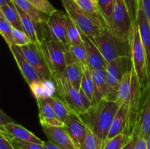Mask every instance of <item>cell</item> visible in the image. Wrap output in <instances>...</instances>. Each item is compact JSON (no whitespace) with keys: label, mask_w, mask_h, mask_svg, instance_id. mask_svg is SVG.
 <instances>
[{"label":"cell","mask_w":150,"mask_h":149,"mask_svg":"<svg viewBox=\"0 0 150 149\" xmlns=\"http://www.w3.org/2000/svg\"><path fill=\"white\" fill-rule=\"evenodd\" d=\"M69 51H70L73 58L76 61H78L82 67H88L87 56H86V48H85L83 42L81 45L70 47Z\"/></svg>","instance_id":"cell-32"},{"label":"cell","mask_w":150,"mask_h":149,"mask_svg":"<svg viewBox=\"0 0 150 149\" xmlns=\"http://www.w3.org/2000/svg\"><path fill=\"white\" fill-rule=\"evenodd\" d=\"M13 26L0 12V33L9 47L15 45V40L13 35Z\"/></svg>","instance_id":"cell-30"},{"label":"cell","mask_w":150,"mask_h":149,"mask_svg":"<svg viewBox=\"0 0 150 149\" xmlns=\"http://www.w3.org/2000/svg\"><path fill=\"white\" fill-rule=\"evenodd\" d=\"M134 73L135 70L133 67H132L131 70H129L124 74L121 82H120L118 92H117V99L116 100V102L120 106L124 104L130 96Z\"/></svg>","instance_id":"cell-22"},{"label":"cell","mask_w":150,"mask_h":149,"mask_svg":"<svg viewBox=\"0 0 150 149\" xmlns=\"http://www.w3.org/2000/svg\"><path fill=\"white\" fill-rule=\"evenodd\" d=\"M44 88H45V98L49 99L56 93V85L54 80H44Z\"/></svg>","instance_id":"cell-39"},{"label":"cell","mask_w":150,"mask_h":149,"mask_svg":"<svg viewBox=\"0 0 150 149\" xmlns=\"http://www.w3.org/2000/svg\"><path fill=\"white\" fill-rule=\"evenodd\" d=\"M30 90L36 99H45V88H44L43 80L36 81L29 85Z\"/></svg>","instance_id":"cell-36"},{"label":"cell","mask_w":150,"mask_h":149,"mask_svg":"<svg viewBox=\"0 0 150 149\" xmlns=\"http://www.w3.org/2000/svg\"><path fill=\"white\" fill-rule=\"evenodd\" d=\"M133 21L124 0H114L111 31L122 41H129Z\"/></svg>","instance_id":"cell-8"},{"label":"cell","mask_w":150,"mask_h":149,"mask_svg":"<svg viewBox=\"0 0 150 149\" xmlns=\"http://www.w3.org/2000/svg\"><path fill=\"white\" fill-rule=\"evenodd\" d=\"M92 1H94V2H95L97 4V2H98V0H92Z\"/></svg>","instance_id":"cell-48"},{"label":"cell","mask_w":150,"mask_h":149,"mask_svg":"<svg viewBox=\"0 0 150 149\" xmlns=\"http://www.w3.org/2000/svg\"><path fill=\"white\" fill-rule=\"evenodd\" d=\"M138 137H133L122 149H134L136 146V142H137Z\"/></svg>","instance_id":"cell-45"},{"label":"cell","mask_w":150,"mask_h":149,"mask_svg":"<svg viewBox=\"0 0 150 149\" xmlns=\"http://www.w3.org/2000/svg\"><path fill=\"white\" fill-rule=\"evenodd\" d=\"M39 109L40 123L41 126L64 127V123L57 117L52 105L48 99H36Z\"/></svg>","instance_id":"cell-18"},{"label":"cell","mask_w":150,"mask_h":149,"mask_svg":"<svg viewBox=\"0 0 150 149\" xmlns=\"http://www.w3.org/2000/svg\"><path fill=\"white\" fill-rule=\"evenodd\" d=\"M133 67L131 57H122L108 62L106 69V80L108 92L107 100L115 101L117 99L119 86L123 76Z\"/></svg>","instance_id":"cell-6"},{"label":"cell","mask_w":150,"mask_h":149,"mask_svg":"<svg viewBox=\"0 0 150 149\" xmlns=\"http://www.w3.org/2000/svg\"><path fill=\"white\" fill-rule=\"evenodd\" d=\"M0 12L3 14L6 19L10 23V24L16 29L19 30L23 31V26H22L21 21L20 15L16 8V4L14 1L0 7ZM24 32V31H23Z\"/></svg>","instance_id":"cell-25"},{"label":"cell","mask_w":150,"mask_h":149,"mask_svg":"<svg viewBox=\"0 0 150 149\" xmlns=\"http://www.w3.org/2000/svg\"><path fill=\"white\" fill-rule=\"evenodd\" d=\"M48 141L62 149H78L64 127L54 126H42Z\"/></svg>","instance_id":"cell-14"},{"label":"cell","mask_w":150,"mask_h":149,"mask_svg":"<svg viewBox=\"0 0 150 149\" xmlns=\"http://www.w3.org/2000/svg\"><path fill=\"white\" fill-rule=\"evenodd\" d=\"M10 140L16 149H45L43 145L41 144L30 143V142L21 141V140H16V139H13Z\"/></svg>","instance_id":"cell-37"},{"label":"cell","mask_w":150,"mask_h":149,"mask_svg":"<svg viewBox=\"0 0 150 149\" xmlns=\"http://www.w3.org/2000/svg\"><path fill=\"white\" fill-rule=\"evenodd\" d=\"M77 4L84 12L96 20L100 25L107 27V25L98 9V5L92 0H77Z\"/></svg>","instance_id":"cell-26"},{"label":"cell","mask_w":150,"mask_h":149,"mask_svg":"<svg viewBox=\"0 0 150 149\" xmlns=\"http://www.w3.org/2000/svg\"><path fill=\"white\" fill-rule=\"evenodd\" d=\"M14 122L13 119L5 113L2 110H0V127Z\"/></svg>","instance_id":"cell-41"},{"label":"cell","mask_w":150,"mask_h":149,"mask_svg":"<svg viewBox=\"0 0 150 149\" xmlns=\"http://www.w3.org/2000/svg\"><path fill=\"white\" fill-rule=\"evenodd\" d=\"M65 17L66 14L61 10H57L49 15L45 26L48 38L57 42L67 51L69 45L66 35Z\"/></svg>","instance_id":"cell-11"},{"label":"cell","mask_w":150,"mask_h":149,"mask_svg":"<svg viewBox=\"0 0 150 149\" xmlns=\"http://www.w3.org/2000/svg\"><path fill=\"white\" fill-rule=\"evenodd\" d=\"M9 48L16 60V64L20 70L22 76L28 84L29 85L34 82L43 80L37 70L32 67V64L26 60L24 56L23 55L20 47L14 45Z\"/></svg>","instance_id":"cell-13"},{"label":"cell","mask_w":150,"mask_h":149,"mask_svg":"<svg viewBox=\"0 0 150 149\" xmlns=\"http://www.w3.org/2000/svg\"><path fill=\"white\" fill-rule=\"evenodd\" d=\"M74 1H77V0H74Z\"/></svg>","instance_id":"cell-49"},{"label":"cell","mask_w":150,"mask_h":149,"mask_svg":"<svg viewBox=\"0 0 150 149\" xmlns=\"http://www.w3.org/2000/svg\"><path fill=\"white\" fill-rule=\"evenodd\" d=\"M133 138L125 134H119L106 140L103 149H122Z\"/></svg>","instance_id":"cell-31"},{"label":"cell","mask_w":150,"mask_h":149,"mask_svg":"<svg viewBox=\"0 0 150 149\" xmlns=\"http://www.w3.org/2000/svg\"><path fill=\"white\" fill-rule=\"evenodd\" d=\"M53 80L56 85V94L70 111L81 115L92 106V103L82 89L75 88L64 74L54 76Z\"/></svg>","instance_id":"cell-2"},{"label":"cell","mask_w":150,"mask_h":149,"mask_svg":"<svg viewBox=\"0 0 150 149\" xmlns=\"http://www.w3.org/2000/svg\"><path fill=\"white\" fill-rule=\"evenodd\" d=\"M0 149H16L11 140L0 131Z\"/></svg>","instance_id":"cell-40"},{"label":"cell","mask_w":150,"mask_h":149,"mask_svg":"<svg viewBox=\"0 0 150 149\" xmlns=\"http://www.w3.org/2000/svg\"><path fill=\"white\" fill-rule=\"evenodd\" d=\"M134 149H147V148H146V140H144L143 138H140V137H138L137 142H136V144Z\"/></svg>","instance_id":"cell-43"},{"label":"cell","mask_w":150,"mask_h":149,"mask_svg":"<svg viewBox=\"0 0 150 149\" xmlns=\"http://www.w3.org/2000/svg\"><path fill=\"white\" fill-rule=\"evenodd\" d=\"M0 131L7 136L10 140L16 139L21 141L30 142L41 145H42L44 142L30 131L15 122L0 127Z\"/></svg>","instance_id":"cell-15"},{"label":"cell","mask_w":150,"mask_h":149,"mask_svg":"<svg viewBox=\"0 0 150 149\" xmlns=\"http://www.w3.org/2000/svg\"><path fill=\"white\" fill-rule=\"evenodd\" d=\"M81 149H102V145L99 138L87 126L84 141Z\"/></svg>","instance_id":"cell-33"},{"label":"cell","mask_w":150,"mask_h":149,"mask_svg":"<svg viewBox=\"0 0 150 149\" xmlns=\"http://www.w3.org/2000/svg\"><path fill=\"white\" fill-rule=\"evenodd\" d=\"M95 90V103L106 99L108 87H107L106 71L105 70H91Z\"/></svg>","instance_id":"cell-21"},{"label":"cell","mask_w":150,"mask_h":149,"mask_svg":"<svg viewBox=\"0 0 150 149\" xmlns=\"http://www.w3.org/2000/svg\"><path fill=\"white\" fill-rule=\"evenodd\" d=\"M83 44L87 56L88 67L90 70H105L108 62L105 61L100 50L95 45L92 38L82 34Z\"/></svg>","instance_id":"cell-17"},{"label":"cell","mask_w":150,"mask_h":149,"mask_svg":"<svg viewBox=\"0 0 150 149\" xmlns=\"http://www.w3.org/2000/svg\"><path fill=\"white\" fill-rule=\"evenodd\" d=\"M65 27L69 48L83 43L81 32L67 14L65 17Z\"/></svg>","instance_id":"cell-24"},{"label":"cell","mask_w":150,"mask_h":149,"mask_svg":"<svg viewBox=\"0 0 150 149\" xmlns=\"http://www.w3.org/2000/svg\"><path fill=\"white\" fill-rule=\"evenodd\" d=\"M81 89L83 91V93L86 94L88 99L91 101V102L95 104V90H94V83L92 80V74H91V70L88 67H83V74L82 77L81 85Z\"/></svg>","instance_id":"cell-27"},{"label":"cell","mask_w":150,"mask_h":149,"mask_svg":"<svg viewBox=\"0 0 150 149\" xmlns=\"http://www.w3.org/2000/svg\"><path fill=\"white\" fill-rule=\"evenodd\" d=\"M64 128L78 149L81 148L86 136V125L79 114L70 111L67 119L64 121Z\"/></svg>","instance_id":"cell-12"},{"label":"cell","mask_w":150,"mask_h":149,"mask_svg":"<svg viewBox=\"0 0 150 149\" xmlns=\"http://www.w3.org/2000/svg\"><path fill=\"white\" fill-rule=\"evenodd\" d=\"M119 108L120 105L115 101L103 99L92 105L86 112L79 115L85 124L98 136L102 149Z\"/></svg>","instance_id":"cell-1"},{"label":"cell","mask_w":150,"mask_h":149,"mask_svg":"<svg viewBox=\"0 0 150 149\" xmlns=\"http://www.w3.org/2000/svg\"><path fill=\"white\" fill-rule=\"evenodd\" d=\"M20 48L25 58L37 70L42 80H53V75L41 49L40 43L32 42Z\"/></svg>","instance_id":"cell-10"},{"label":"cell","mask_w":150,"mask_h":149,"mask_svg":"<svg viewBox=\"0 0 150 149\" xmlns=\"http://www.w3.org/2000/svg\"><path fill=\"white\" fill-rule=\"evenodd\" d=\"M127 7L132 21L134 22L137 20L138 10H139V0H124Z\"/></svg>","instance_id":"cell-38"},{"label":"cell","mask_w":150,"mask_h":149,"mask_svg":"<svg viewBox=\"0 0 150 149\" xmlns=\"http://www.w3.org/2000/svg\"><path fill=\"white\" fill-rule=\"evenodd\" d=\"M146 148H147V149H150V134L149 135V137H147V139L146 140Z\"/></svg>","instance_id":"cell-47"},{"label":"cell","mask_w":150,"mask_h":149,"mask_svg":"<svg viewBox=\"0 0 150 149\" xmlns=\"http://www.w3.org/2000/svg\"><path fill=\"white\" fill-rule=\"evenodd\" d=\"M50 103L52 105L53 108H54V111H55L56 114H57V117L61 120L64 123V121L67 119V116H68L69 113L70 112V110L68 109L65 104L64 103L62 100L58 96L54 95L49 99Z\"/></svg>","instance_id":"cell-29"},{"label":"cell","mask_w":150,"mask_h":149,"mask_svg":"<svg viewBox=\"0 0 150 149\" xmlns=\"http://www.w3.org/2000/svg\"><path fill=\"white\" fill-rule=\"evenodd\" d=\"M150 134V84L142 91L133 137L146 140Z\"/></svg>","instance_id":"cell-9"},{"label":"cell","mask_w":150,"mask_h":149,"mask_svg":"<svg viewBox=\"0 0 150 149\" xmlns=\"http://www.w3.org/2000/svg\"><path fill=\"white\" fill-rule=\"evenodd\" d=\"M146 18L150 23V0H140Z\"/></svg>","instance_id":"cell-42"},{"label":"cell","mask_w":150,"mask_h":149,"mask_svg":"<svg viewBox=\"0 0 150 149\" xmlns=\"http://www.w3.org/2000/svg\"><path fill=\"white\" fill-rule=\"evenodd\" d=\"M65 55L66 68L64 74V77L75 88L80 90L83 74V67L73 58L69 50L65 51Z\"/></svg>","instance_id":"cell-19"},{"label":"cell","mask_w":150,"mask_h":149,"mask_svg":"<svg viewBox=\"0 0 150 149\" xmlns=\"http://www.w3.org/2000/svg\"><path fill=\"white\" fill-rule=\"evenodd\" d=\"M92 39L107 62L122 57H131L130 40H121L108 27L103 28Z\"/></svg>","instance_id":"cell-3"},{"label":"cell","mask_w":150,"mask_h":149,"mask_svg":"<svg viewBox=\"0 0 150 149\" xmlns=\"http://www.w3.org/2000/svg\"><path fill=\"white\" fill-rule=\"evenodd\" d=\"M127 127V106L124 103L119 108L118 111L114 117L111 124L108 139H111L115 136L121 134H125Z\"/></svg>","instance_id":"cell-20"},{"label":"cell","mask_w":150,"mask_h":149,"mask_svg":"<svg viewBox=\"0 0 150 149\" xmlns=\"http://www.w3.org/2000/svg\"><path fill=\"white\" fill-rule=\"evenodd\" d=\"M42 145H43L45 149H62L60 147H59V146H57V145L48 141H48H44L43 143H42Z\"/></svg>","instance_id":"cell-44"},{"label":"cell","mask_w":150,"mask_h":149,"mask_svg":"<svg viewBox=\"0 0 150 149\" xmlns=\"http://www.w3.org/2000/svg\"><path fill=\"white\" fill-rule=\"evenodd\" d=\"M13 35L15 40V45L19 47L24 46L32 42L29 37L25 32L13 28Z\"/></svg>","instance_id":"cell-35"},{"label":"cell","mask_w":150,"mask_h":149,"mask_svg":"<svg viewBox=\"0 0 150 149\" xmlns=\"http://www.w3.org/2000/svg\"><path fill=\"white\" fill-rule=\"evenodd\" d=\"M15 4L26 13L35 23L38 24H45L48 20L49 15L40 11L34 7L27 0H13Z\"/></svg>","instance_id":"cell-23"},{"label":"cell","mask_w":150,"mask_h":149,"mask_svg":"<svg viewBox=\"0 0 150 149\" xmlns=\"http://www.w3.org/2000/svg\"><path fill=\"white\" fill-rule=\"evenodd\" d=\"M129 40L131 48V60L133 67L137 74L143 91L148 87L150 82L147 72L146 53L142 44L137 21L133 22Z\"/></svg>","instance_id":"cell-4"},{"label":"cell","mask_w":150,"mask_h":149,"mask_svg":"<svg viewBox=\"0 0 150 149\" xmlns=\"http://www.w3.org/2000/svg\"><path fill=\"white\" fill-rule=\"evenodd\" d=\"M114 0H98L97 5L105 20L108 29H111L112 23V14Z\"/></svg>","instance_id":"cell-28"},{"label":"cell","mask_w":150,"mask_h":149,"mask_svg":"<svg viewBox=\"0 0 150 149\" xmlns=\"http://www.w3.org/2000/svg\"><path fill=\"white\" fill-rule=\"evenodd\" d=\"M66 14L76 23L82 34L93 38L98 35L103 26L100 25L90 15L83 11L74 0H61Z\"/></svg>","instance_id":"cell-5"},{"label":"cell","mask_w":150,"mask_h":149,"mask_svg":"<svg viewBox=\"0 0 150 149\" xmlns=\"http://www.w3.org/2000/svg\"><path fill=\"white\" fill-rule=\"evenodd\" d=\"M136 21L139 24L141 38H142V44L144 48L145 53H146L147 72L150 82V23L144 11L140 0H139Z\"/></svg>","instance_id":"cell-16"},{"label":"cell","mask_w":150,"mask_h":149,"mask_svg":"<svg viewBox=\"0 0 150 149\" xmlns=\"http://www.w3.org/2000/svg\"><path fill=\"white\" fill-rule=\"evenodd\" d=\"M40 47L53 78L54 76L63 75L66 68V50L58 42L49 38L42 41Z\"/></svg>","instance_id":"cell-7"},{"label":"cell","mask_w":150,"mask_h":149,"mask_svg":"<svg viewBox=\"0 0 150 149\" xmlns=\"http://www.w3.org/2000/svg\"><path fill=\"white\" fill-rule=\"evenodd\" d=\"M13 0H0V7L3 5H5L7 4H10V3L13 2Z\"/></svg>","instance_id":"cell-46"},{"label":"cell","mask_w":150,"mask_h":149,"mask_svg":"<svg viewBox=\"0 0 150 149\" xmlns=\"http://www.w3.org/2000/svg\"><path fill=\"white\" fill-rule=\"evenodd\" d=\"M27 1H29L38 10L45 13L48 15H51L57 10L48 0H27Z\"/></svg>","instance_id":"cell-34"}]
</instances>
